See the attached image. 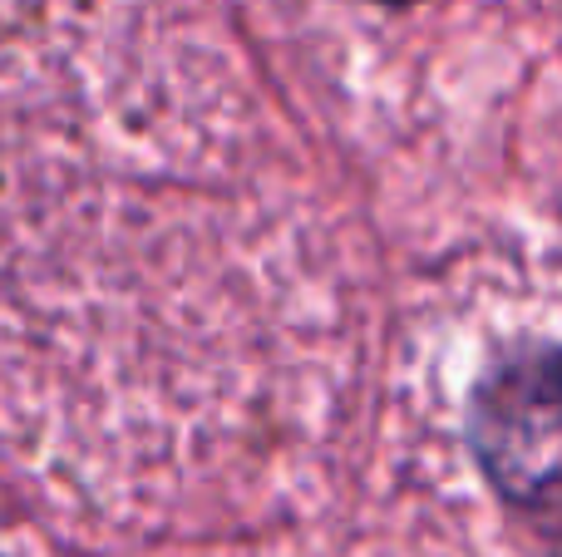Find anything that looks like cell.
<instances>
[{
  "label": "cell",
  "instance_id": "obj_1",
  "mask_svg": "<svg viewBox=\"0 0 562 557\" xmlns=\"http://www.w3.org/2000/svg\"><path fill=\"white\" fill-rule=\"evenodd\" d=\"M474 444L484 469L514 493H543L558 464V400L553 361H514L484 385L474 410Z\"/></svg>",
  "mask_w": 562,
  "mask_h": 557
}]
</instances>
